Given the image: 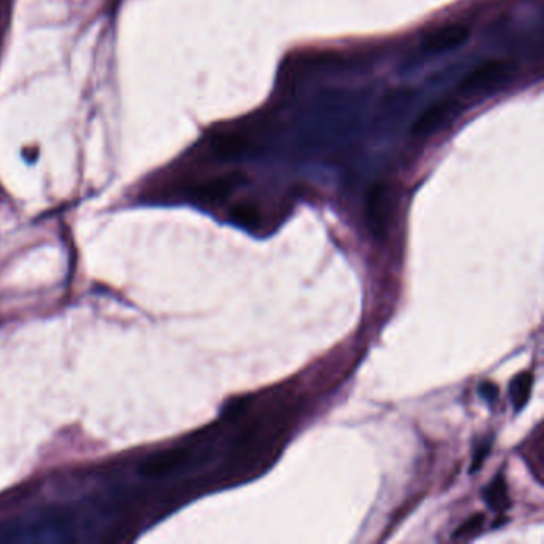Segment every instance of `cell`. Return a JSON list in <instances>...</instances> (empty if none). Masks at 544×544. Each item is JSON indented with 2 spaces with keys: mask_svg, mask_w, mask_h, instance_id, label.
<instances>
[{
  "mask_svg": "<svg viewBox=\"0 0 544 544\" xmlns=\"http://www.w3.org/2000/svg\"><path fill=\"white\" fill-rule=\"evenodd\" d=\"M211 146H213L214 154L217 155L221 160H235L246 154L250 142L243 134L221 132L214 138Z\"/></svg>",
  "mask_w": 544,
  "mask_h": 544,
  "instance_id": "obj_7",
  "label": "cell"
},
{
  "mask_svg": "<svg viewBox=\"0 0 544 544\" xmlns=\"http://www.w3.org/2000/svg\"><path fill=\"white\" fill-rule=\"evenodd\" d=\"M460 109V99L450 95L436 101L423 112L412 125V134L415 136H428L436 132L439 126L444 125L452 115H455Z\"/></svg>",
  "mask_w": 544,
  "mask_h": 544,
  "instance_id": "obj_3",
  "label": "cell"
},
{
  "mask_svg": "<svg viewBox=\"0 0 544 544\" xmlns=\"http://www.w3.org/2000/svg\"><path fill=\"white\" fill-rule=\"evenodd\" d=\"M191 450L187 447H173V449L157 452L154 455L148 456L140 464V474L146 478H163L174 472L177 468L189 460Z\"/></svg>",
  "mask_w": 544,
  "mask_h": 544,
  "instance_id": "obj_4",
  "label": "cell"
},
{
  "mask_svg": "<svg viewBox=\"0 0 544 544\" xmlns=\"http://www.w3.org/2000/svg\"><path fill=\"white\" fill-rule=\"evenodd\" d=\"M511 64L503 59H489L482 64L474 67L470 74L464 75L462 81L458 83L456 91L460 95H470L480 89H490L505 81L509 75Z\"/></svg>",
  "mask_w": 544,
  "mask_h": 544,
  "instance_id": "obj_2",
  "label": "cell"
},
{
  "mask_svg": "<svg viewBox=\"0 0 544 544\" xmlns=\"http://www.w3.org/2000/svg\"><path fill=\"white\" fill-rule=\"evenodd\" d=\"M489 452H490V444H486V446H482V447H479L476 450L474 458H472V463H471V472H478L480 470V466L484 464V460L489 455Z\"/></svg>",
  "mask_w": 544,
  "mask_h": 544,
  "instance_id": "obj_13",
  "label": "cell"
},
{
  "mask_svg": "<svg viewBox=\"0 0 544 544\" xmlns=\"http://www.w3.org/2000/svg\"><path fill=\"white\" fill-rule=\"evenodd\" d=\"M244 177L240 173H230L225 176L214 177L207 183H201L193 189L195 199L207 201V203H217L221 200L227 199L236 187L243 184Z\"/></svg>",
  "mask_w": 544,
  "mask_h": 544,
  "instance_id": "obj_6",
  "label": "cell"
},
{
  "mask_svg": "<svg viewBox=\"0 0 544 544\" xmlns=\"http://www.w3.org/2000/svg\"><path fill=\"white\" fill-rule=\"evenodd\" d=\"M484 525V514L471 515L470 519H466L458 529L454 531V538H470L476 535L479 530Z\"/></svg>",
  "mask_w": 544,
  "mask_h": 544,
  "instance_id": "obj_11",
  "label": "cell"
},
{
  "mask_svg": "<svg viewBox=\"0 0 544 544\" xmlns=\"http://www.w3.org/2000/svg\"><path fill=\"white\" fill-rule=\"evenodd\" d=\"M232 221L246 228H256L260 224V211L252 203H240L230 211Z\"/></svg>",
  "mask_w": 544,
  "mask_h": 544,
  "instance_id": "obj_10",
  "label": "cell"
},
{
  "mask_svg": "<svg viewBox=\"0 0 544 544\" xmlns=\"http://www.w3.org/2000/svg\"><path fill=\"white\" fill-rule=\"evenodd\" d=\"M531 387H533V376L530 372H523L514 377V380L509 385V396L515 411H521L529 403Z\"/></svg>",
  "mask_w": 544,
  "mask_h": 544,
  "instance_id": "obj_8",
  "label": "cell"
},
{
  "mask_svg": "<svg viewBox=\"0 0 544 544\" xmlns=\"http://www.w3.org/2000/svg\"><path fill=\"white\" fill-rule=\"evenodd\" d=\"M395 214V197L390 185L376 183L370 185L366 199V221L370 234L377 240H385L390 232L391 221Z\"/></svg>",
  "mask_w": 544,
  "mask_h": 544,
  "instance_id": "obj_1",
  "label": "cell"
},
{
  "mask_svg": "<svg viewBox=\"0 0 544 544\" xmlns=\"http://www.w3.org/2000/svg\"><path fill=\"white\" fill-rule=\"evenodd\" d=\"M479 393H480V396L484 397L489 403H495V401L498 399V395H500L498 387L493 382H489V380L479 385Z\"/></svg>",
  "mask_w": 544,
  "mask_h": 544,
  "instance_id": "obj_12",
  "label": "cell"
},
{
  "mask_svg": "<svg viewBox=\"0 0 544 544\" xmlns=\"http://www.w3.org/2000/svg\"><path fill=\"white\" fill-rule=\"evenodd\" d=\"M468 38H470V26L468 24L452 22V24H446L442 28L431 30L423 40V45H425L428 52H447V50H452V48L464 44Z\"/></svg>",
  "mask_w": 544,
  "mask_h": 544,
  "instance_id": "obj_5",
  "label": "cell"
},
{
  "mask_svg": "<svg viewBox=\"0 0 544 544\" xmlns=\"http://www.w3.org/2000/svg\"><path fill=\"white\" fill-rule=\"evenodd\" d=\"M484 500L487 501V505L501 511L507 507V486L505 478L498 474L497 478L493 479L492 482L486 487L484 490Z\"/></svg>",
  "mask_w": 544,
  "mask_h": 544,
  "instance_id": "obj_9",
  "label": "cell"
}]
</instances>
